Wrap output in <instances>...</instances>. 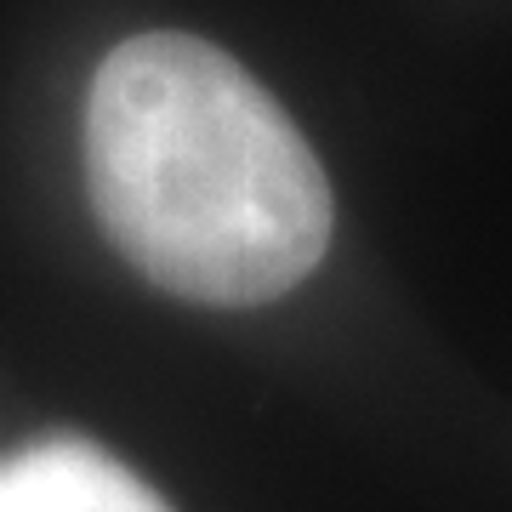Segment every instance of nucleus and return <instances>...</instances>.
<instances>
[{"mask_svg":"<svg viewBox=\"0 0 512 512\" xmlns=\"http://www.w3.org/2000/svg\"><path fill=\"white\" fill-rule=\"evenodd\" d=\"M86 188L103 234L160 291L262 308L325 262V165L251 69L200 35L120 40L86 92Z\"/></svg>","mask_w":512,"mask_h":512,"instance_id":"1","label":"nucleus"},{"mask_svg":"<svg viewBox=\"0 0 512 512\" xmlns=\"http://www.w3.org/2000/svg\"><path fill=\"white\" fill-rule=\"evenodd\" d=\"M0 512H165V501L97 444L40 439L0 456Z\"/></svg>","mask_w":512,"mask_h":512,"instance_id":"2","label":"nucleus"}]
</instances>
